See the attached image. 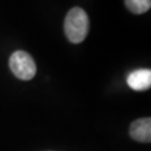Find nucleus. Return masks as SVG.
<instances>
[{
	"mask_svg": "<svg viewBox=\"0 0 151 151\" xmlns=\"http://www.w3.org/2000/svg\"><path fill=\"white\" fill-rule=\"evenodd\" d=\"M90 20L87 14L80 7L72 8L65 17L64 30L70 43L80 44L87 36Z\"/></svg>",
	"mask_w": 151,
	"mask_h": 151,
	"instance_id": "nucleus-1",
	"label": "nucleus"
},
{
	"mask_svg": "<svg viewBox=\"0 0 151 151\" xmlns=\"http://www.w3.org/2000/svg\"><path fill=\"white\" fill-rule=\"evenodd\" d=\"M9 67L16 77L22 81H29L36 75V64L30 55L24 50H17L10 56Z\"/></svg>",
	"mask_w": 151,
	"mask_h": 151,
	"instance_id": "nucleus-2",
	"label": "nucleus"
},
{
	"mask_svg": "<svg viewBox=\"0 0 151 151\" xmlns=\"http://www.w3.org/2000/svg\"><path fill=\"white\" fill-rule=\"evenodd\" d=\"M127 82L134 91H146L151 86V70L146 68L133 70L129 74Z\"/></svg>",
	"mask_w": 151,
	"mask_h": 151,
	"instance_id": "nucleus-3",
	"label": "nucleus"
},
{
	"mask_svg": "<svg viewBox=\"0 0 151 151\" xmlns=\"http://www.w3.org/2000/svg\"><path fill=\"white\" fill-rule=\"evenodd\" d=\"M130 135L132 139L140 142H150L151 140V119L145 118L134 121L130 127Z\"/></svg>",
	"mask_w": 151,
	"mask_h": 151,
	"instance_id": "nucleus-4",
	"label": "nucleus"
},
{
	"mask_svg": "<svg viewBox=\"0 0 151 151\" xmlns=\"http://www.w3.org/2000/svg\"><path fill=\"white\" fill-rule=\"evenodd\" d=\"M125 6L131 12L140 15L150 9L151 0H124Z\"/></svg>",
	"mask_w": 151,
	"mask_h": 151,
	"instance_id": "nucleus-5",
	"label": "nucleus"
}]
</instances>
